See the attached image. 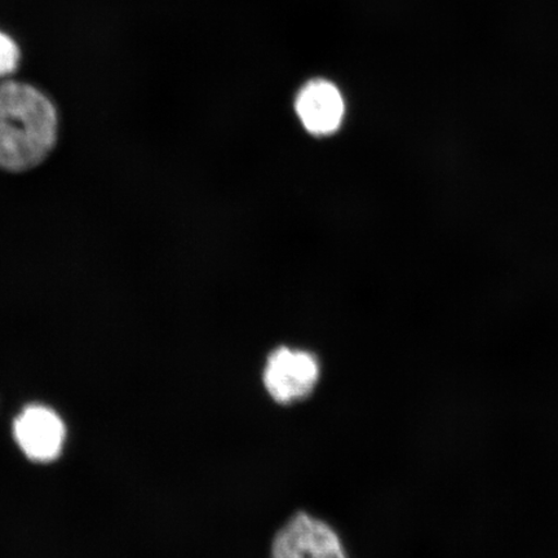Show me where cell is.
Masks as SVG:
<instances>
[{
    "label": "cell",
    "mask_w": 558,
    "mask_h": 558,
    "mask_svg": "<svg viewBox=\"0 0 558 558\" xmlns=\"http://www.w3.org/2000/svg\"><path fill=\"white\" fill-rule=\"evenodd\" d=\"M299 120L313 135H330L340 128L345 104L340 89L332 82L312 80L299 90L295 100Z\"/></svg>",
    "instance_id": "5"
},
{
    "label": "cell",
    "mask_w": 558,
    "mask_h": 558,
    "mask_svg": "<svg viewBox=\"0 0 558 558\" xmlns=\"http://www.w3.org/2000/svg\"><path fill=\"white\" fill-rule=\"evenodd\" d=\"M264 386L271 399L289 404L308 399L319 379V365L308 352L278 348L264 369Z\"/></svg>",
    "instance_id": "2"
},
{
    "label": "cell",
    "mask_w": 558,
    "mask_h": 558,
    "mask_svg": "<svg viewBox=\"0 0 558 558\" xmlns=\"http://www.w3.org/2000/svg\"><path fill=\"white\" fill-rule=\"evenodd\" d=\"M58 111L26 83H0V167L26 171L44 162L58 138Z\"/></svg>",
    "instance_id": "1"
},
{
    "label": "cell",
    "mask_w": 558,
    "mask_h": 558,
    "mask_svg": "<svg viewBox=\"0 0 558 558\" xmlns=\"http://www.w3.org/2000/svg\"><path fill=\"white\" fill-rule=\"evenodd\" d=\"M21 59L20 48L10 35L0 32V78L16 72Z\"/></svg>",
    "instance_id": "6"
},
{
    "label": "cell",
    "mask_w": 558,
    "mask_h": 558,
    "mask_svg": "<svg viewBox=\"0 0 558 558\" xmlns=\"http://www.w3.org/2000/svg\"><path fill=\"white\" fill-rule=\"evenodd\" d=\"M271 558H348L343 544L324 521L300 512L276 535Z\"/></svg>",
    "instance_id": "3"
},
{
    "label": "cell",
    "mask_w": 558,
    "mask_h": 558,
    "mask_svg": "<svg viewBox=\"0 0 558 558\" xmlns=\"http://www.w3.org/2000/svg\"><path fill=\"white\" fill-rule=\"evenodd\" d=\"M13 435L27 458L50 463L60 456L66 432L64 422L53 410L32 404L17 416Z\"/></svg>",
    "instance_id": "4"
}]
</instances>
